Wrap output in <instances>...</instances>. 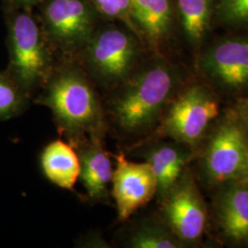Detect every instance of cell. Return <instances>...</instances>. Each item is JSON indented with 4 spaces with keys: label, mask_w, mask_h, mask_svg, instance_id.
Listing matches in <instances>:
<instances>
[{
    "label": "cell",
    "mask_w": 248,
    "mask_h": 248,
    "mask_svg": "<svg viewBox=\"0 0 248 248\" xmlns=\"http://www.w3.org/2000/svg\"><path fill=\"white\" fill-rule=\"evenodd\" d=\"M42 89L32 102L51 110L67 142L83 137L105 141L108 127L103 98L84 72L73 66L52 72Z\"/></svg>",
    "instance_id": "2"
},
{
    "label": "cell",
    "mask_w": 248,
    "mask_h": 248,
    "mask_svg": "<svg viewBox=\"0 0 248 248\" xmlns=\"http://www.w3.org/2000/svg\"><path fill=\"white\" fill-rule=\"evenodd\" d=\"M242 178L248 179V135H247V147H246V160H245V169H244V174Z\"/></svg>",
    "instance_id": "23"
},
{
    "label": "cell",
    "mask_w": 248,
    "mask_h": 248,
    "mask_svg": "<svg viewBox=\"0 0 248 248\" xmlns=\"http://www.w3.org/2000/svg\"><path fill=\"white\" fill-rule=\"evenodd\" d=\"M135 28L153 47L168 40L175 18L174 0H131Z\"/></svg>",
    "instance_id": "15"
},
{
    "label": "cell",
    "mask_w": 248,
    "mask_h": 248,
    "mask_svg": "<svg viewBox=\"0 0 248 248\" xmlns=\"http://www.w3.org/2000/svg\"><path fill=\"white\" fill-rule=\"evenodd\" d=\"M125 149L150 166L156 179L158 201L168 194L194 156L190 146L168 138L146 139Z\"/></svg>",
    "instance_id": "10"
},
{
    "label": "cell",
    "mask_w": 248,
    "mask_h": 248,
    "mask_svg": "<svg viewBox=\"0 0 248 248\" xmlns=\"http://www.w3.org/2000/svg\"><path fill=\"white\" fill-rule=\"evenodd\" d=\"M45 18L51 40L65 52L81 50L92 36L93 15L83 0H52Z\"/></svg>",
    "instance_id": "11"
},
{
    "label": "cell",
    "mask_w": 248,
    "mask_h": 248,
    "mask_svg": "<svg viewBox=\"0 0 248 248\" xmlns=\"http://www.w3.org/2000/svg\"><path fill=\"white\" fill-rule=\"evenodd\" d=\"M241 115L244 117V119L248 123V96L243 99L242 105H241Z\"/></svg>",
    "instance_id": "22"
},
{
    "label": "cell",
    "mask_w": 248,
    "mask_h": 248,
    "mask_svg": "<svg viewBox=\"0 0 248 248\" xmlns=\"http://www.w3.org/2000/svg\"><path fill=\"white\" fill-rule=\"evenodd\" d=\"M219 113V101L210 87L199 83L188 85L177 92L159 125L147 139L168 138L192 148Z\"/></svg>",
    "instance_id": "4"
},
{
    "label": "cell",
    "mask_w": 248,
    "mask_h": 248,
    "mask_svg": "<svg viewBox=\"0 0 248 248\" xmlns=\"http://www.w3.org/2000/svg\"><path fill=\"white\" fill-rule=\"evenodd\" d=\"M99 12L109 18L123 19L136 29L132 17L131 0H90Z\"/></svg>",
    "instance_id": "20"
},
{
    "label": "cell",
    "mask_w": 248,
    "mask_h": 248,
    "mask_svg": "<svg viewBox=\"0 0 248 248\" xmlns=\"http://www.w3.org/2000/svg\"><path fill=\"white\" fill-rule=\"evenodd\" d=\"M159 202L160 216L186 246L202 236L207 211L195 182L186 170Z\"/></svg>",
    "instance_id": "8"
},
{
    "label": "cell",
    "mask_w": 248,
    "mask_h": 248,
    "mask_svg": "<svg viewBox=\"0 0 248 248\" xmlns=\"http://www.w3.org/2000/svg\"><path fill=\"white\" fill-rule=\"evenodd\" d=\"M248 129V122L236 112L223 117L217 124L204 154V174L208 181L222 185L243 177Z\"/></svg>",
    "instance_id": "7"
},
{
    "label": "cell",
    "mask_w": 248,
    "mask_h": 248,
    "mask_svg": "<svg viewBox=\"0 0 248 248\" xmlns=\"http://www.w3.org/2000/svg\"><path fill=\"white\" fill-rule=\"evenodd\" d=\"M8 48L7 71L32 101L53 70L49 49L35 20L28 13L17 12L9 19Z\"/></svg>",
    "instance_id": "3"
},
{
    "label": "cell",
    "mask_w": 248,
    "mask_h": 248,
    "mask_svg": "<svg viewBox=\"0 0 248 248\" xmlns=\"http://www.w3.org/2000/svg\"><path fill=\"white\" fill-rule=\"evenodd\" d=\"M222 186L215 201L218 224L231 243L248 245V179L238 178Z\"/></svg>",
    "instance_id": "13"
},
{
    "label": "cell",
    "mask_w": 248,
    "mask_h": 248,
    "mask_svg": "<svg viewBox=\"0 0 248 248\" xmlns=\"http://www.w3.org/2000/svg\"><path fill=\"white\" fill-rule=\"evenodd\" d=\"M43 173L53 185L73 190L79 178L78 155L69 142L56 139L49 142L41 153Z\"/></svg>",
    "instance_id": "16"
},
{
    "label": "cell",
    "mask_w": 248,
    "mask_h": 248,
    "mask_svg": "<svg viewBox=\"0 0 248 248\" xmlns=\"http://www.w3.org/2000/svg\"><path fill=\"white\" fill-rule=\"evenodd\" d=\"M81 50L89 74L107 92L122 84L138 66L140 47L137 41L118 29L91 36Z\"/></svg>",
    "instance_id": "6"
},
{
    "label": "cell",
    "mask_w": 248,
    "mask_h": 248,
    "mask_svg": "<svg viewBox=\"0 0 248 248\" xmlns=\"http://www.w3.org/2000/svg\"><path fill=\"white\" fill-rule=\"evenodd\" d=\"M120 247L129 248H181L186 244L177 237L162 217L149 216L133 220L119 232Z\"/></svg>",
    "instance_id": "14"
},
{
    "label": "cell",
    "mask_w": 248,
    "mask_h": 248,
    "mask_svg": "<svg viewBox=\"0 0 248 248\" xmlns=\"http://www.w3.org/2000/svg\"><path fill=\"white\" fill-rule=\"evenodd\" d=\"M197 68L212 90L229 97L248 96V32L222 36L203 48Z\"/></svg>",
    "instance_id": "5"
},
{
    "label": "cell",
    "mask_w": 248,
    "mask_h": 248,
    "mask_svg": "<svg viewBox=\"0 0 248 248\" xmlns=\"http://www.w3.org/2000/svg\"><path fill=\"white\" fill-rule=\"evenodd\" d=\"M174 4L186 42L201 48L215 24V0H174Z\"/></svg>",
    "instance_id": "17"
},
{
    "label": "cell",
    "mask_w": 248,
    "mask_h": 248,
    "mask_svg": "<svg viewBox=\"0 0 248 248\" xmlns=\"http://www.w3.org/2000/svg\"><path fill=\"white\" fill-rule=\"evenodd\" d=\"M102 140L83 137L69 142L77 152L80 163L79 178L90 203L109 204L113 168L111 154Z\"/></svg>",
    "instance_id": "12"
},
{
    "label": "cell",
    "mask_w": 248,
    "mask_h": 248,
    "mask_svg": "<svg viewBox=\"0 0 248 248\" xmlns=\"http://www.w3.org/2000/svg\"><path fill=\"white\" fill-rule=\"evenodd\" d=\"M12 7H27L34 4L38 0H3Z\"/></svg>",
    "instance_id": "21"
},
{
    "label": "cell",
    "mask_w": 248,
    "mask_h": 248,
    "mask_svg": "<svg viewBox=\"0 0 248 248\" xmlns=\"http://www.w3.org/2000/svg\"><path fill=\"white\" fill-rule=\"evenodd\" d=\"M215 24L248 29V0H215Z\"/></svg>",
    "instance_id": "19"
},
{
    "label": "cell",
    "mask_w": 248,
    "mask_h": 248,
    "mask_svg": "<svg viewBox=\"0 0 248 248\" xmlns=\"http://www.w3.org/2000/svg\"><path fill=\"white\" fill-rule=\"evenodd\" d=\"M182 88L183 74L162 56L137 66L103 97L108 133L125 147L147 139Z\"/></svg>",
    "instance_id": "1"
},
{
    "label": "cell",
    "mask_w": 248,
    "mask_h": 248,
    "mask_svg": "<svg viewBox=\"0 0 248 248\" xmlns=\"http://www.w3.org/2000/svg\"><path fill=\"white\" fill-rule=\"evenodd\" d=\"M112 156L115 169L110 193L115 201L118 220L124 222L156 195V179L146 162L127 159L124 150Z\"/></svg>",
    "instance_id": "9"
},
{
    "label": "cell",
    "mask_w": 248,
    "mask_h": 248,
    "mask_svg": "<svg viewBox=\"0 0 248 248\" xmlns=\"http://www.w3.org/2000/svg\"><path fill=\"white\" fill-rule=\"evenodd\" d=\"M31 98L7 70L0 71V123L26 112Z\"/></svg>",
    "instance_id": "18"
}]
</instances>
